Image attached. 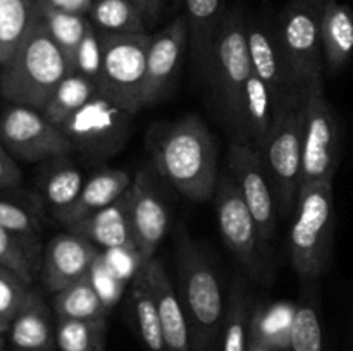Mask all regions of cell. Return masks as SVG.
Wrapping results in <instances>:
<instances>
[{"label":"cell","mask_w":353,"mask_h":351,"mask_svg":"<svg viewBox=\"0 0 353 351\" xmlns=\"http://www.w3.org/2000/svg\"><path fill=\"white\" fill-rule=\"evenodd\" d=\"M148 151L159 174L193 202L214 198L219 162L212 133L195 114L157 124L147 134Z\"/></svg>","instance_id":"1"},{"label":"cell","mask_w":353,"mask_h":351,"mask_svg":"<svg viewBox=\"0 0 353 351\" xmlns=\"http://www.w3.org/2000/svg\"><path fill=\"white\" fill-rule=\"evenodd\" d=\"M71 72L68 58L48 33L37 7L28 34L0 67V95L14 105L43 110L59 83Z\"/></svg>","instance_id":"2"},{"label":"cell","mask_w":353,"mask_h":351,"mask_svg":"<svg viewBox=\"0 0 353 351\" xmlns=\"http://www.w3.org/2000/svg\"><path fill=\"white\" fill-rule=\"evenodd\" d=\"M178 295L190 327L192 351H212L221 341L226 305L216 268L199 246L181 234L176 255Z\"/></svg>","instance_id":"3"},{"label":"cell","mask_w":353,"mask_h":351,"mask_svg":"<svg viewBox=\"0 0 353 351\" xmlns=\"http://www.w3.org/2000/svg\"><path fill=\"white\" fill-rule=\"evenodd\" d=\"M333 182H312L300 188L288 234L290 260L302 281L326 274L334 244Z\"/></svg>","instance_id":"4"},{"label":"cell","mask_w":353,"mask_h":351,"mask_svg":"<svg viewBox=\"0 0 353 351\" xmlns=\"http://www.w3.org/2000/svg\"><path fill=\"white\" fill-rule=\"evenodd\" d=\"M276 33L300 100L305 102L312 93L324 92L326 67L319 10L302 0H292L279 14Z\"/></svg>","instance_id":"5"},{"label":"cell","mask_w":353,"mask_h":351,"mask_svg":"<svg viewBox=\"0 0 353 351\" xmlns=\"http://www.w3.org/2000/svg\"><path fill=\"white\" fill-rule=\"evenodd\" d=\"M247 24V16L240 7L226 10L214 38L205 71L209 74L214 96L230 124L234 123L241 92L254 72Z\"/></svg>","instance_id":"6"},{"label":"cell","mask_w":353,"mask_h":351,"mask_svg":"<svg viewBox=\"0 0 353 351\" xmlns=\"http://www.w3.org/2000/svg\"><path fill=\"white\" fill-rule=\"evenodd\" d=\"M150 40L152 36L147 33H100L102 67L95 79L97 92L133 116L145 107L147 52Z\"/></svg>","instance_id":"7"},{"label":"cell","mask_w":353,"mask_h":351,"mask_svg":"<svg viewBox=\"0 0 353 351\" xmlns=\"http://www.w3.org/2000/svg\"><path fill=\"white\" fill-rule=\"evenodd\" d=\"M214 200L217 226L228 250L252 279L259 282L268 281L272 275L269 246L259 233L254 215L241 198L230 172L219 176Z\"/></svg>","instance_id":"8"},{"label":"cell","mask_w":353,"mask_h":351,"mask_svg":"<svg viewBox=\"0 0 353 351\" xmlns=\"http://www.w3.org/2000/svg\"><path fill=\"white\" fill-rule=\"evenodd\" d=\"M302 129L303 103L288 107L259 148L281 217L293 215L302 184Z\"/></svg>","instance_id":"9"},{"label":"cell","mask_w":353,"mask_h":351,"mask_svg":"<svg viewBox=\"0 0 353 351\" xmlns=\"http://www.w3.org/2000/svg\"><path fill=\"white\" fill-rule=\"evenodd\" d=\"M131 119L133 114L97 93L61 129L71 141L72 150L90 160H105L126 147L131 136Z\"/></svg>","instance_id":"10"},{"label":"cell","mask_w":353,"mask_h":351,"mask_svg":"<svg viewBox=\"0 0 353 351\" xmlns=\"http://www.w3.org/2000/svg\"><path fill=\"white\" fill-rule=\"evenodd\" d=\"M341 157L340 124L324 92L303 102L302 184L333 182Z\"/></svg>","instance_id":"11"},{"label":"cell","mask_w":353,"mask_h":351,"mask_svg":"<svg viewBox=\"0 0 353 351\" xmlns=\"http://www.w3.org/2000/svg\"><path fill=\"white\" fill-rule=\"evenodd\" d=\"M0 143L14 158L40 162L65 157L72 151L71 141L41 110L24 105L7 107L0 116Z\"/></svg>","instance_id":"12"},{"label":"cell","mask_w":353,"mask_h":351,"mask_svg":"<svg viewBox=\"0 0 353 351\" xmlns=\"http://www.w3.org/2000/svg\"><path fill=\"white\" fill-rule=\"evenodd\" d=\"M228 172L250 209L261 236L265 243H271L278 227V203L259 148L234 141L230 148Z\"/></svg>","instance_id":"13"},{"label":"cell","mask_w":353,"mask_h":351,"mask_svg":"<svg viewBox=\"0 0 353 351\" xmlns=\"http://www.w3.org/2000/svg\"><path fill=\"white\" fill-rule=\"evenodd\" d=\"M247 31L252 71L271 92L278 116L288 107L303 103L293 85L290 65L283 54L276 30H271L261 21H248Z\"/></svg>","instance_id":"14"},{"label":"cell","mask_w":353,"mask_h":351,"mask_svg":"<svg viewBox=\"0 0 353 351\" xmlns=\"http://www.w3.org/2000/svg\"><path fill=\"white\" fill-rule=\"evenodd\" d=\"M100 251L102 250L97 244L71 231L54 236L41 255L38 274L43 288L55 295L85 277Z\"/></svg>","instance_id":"15"},{"label":"cell","mask_w":353,"mask_h":351,"mask_svg":"<svg viewBox=\"0 0 353 351\" xmlns=\"http://www.w3.org/2000/svg\"><path fill=\"white\" fill-rule=\"evenodd\" d=\"M188 45L186 17H176L164 30L152 34L147 52V78H145V107L164 98L174 85Z\"/></svg>","instance_id":"16"},{"label":"cell","mask_w":353,"mask_h":351,"mask_svg":"<svg viewBox=\"0 0 353 351\" xmlns=\"http://www.w3.org/2000/svg\"><path fill=\"white\" fill-rule=\"evenodd\" d=\"M130 215L138 251L148 262L168 233L169 212L147 171L138 172L130 186Z\"/></svg>","instance_id":"17"},{"label":"cell","mask_w":353,"mask_h":351,"mask_svg":"<svg viewBox=\"0 0 353 351\" xmlns=\"http://www.w3.org/2000/svg\"><path fill=\"white\" fill-rule=\"evenodd\" d=\"M143 272L147 275L152 295H154L155 305H157L165 350L192 351L188 320H186L178 291H176L169 274L165 272L162 262L155 257L150 258L143 265Z\"/></svg>","instance_id":"18"},{"label":"cell","mask_w":353,"mask_h":351,"mask_svg":"<svg viewBox=\"0 0 353 351\" xmlns=\"http://www.w3.org/2000/svg\"><path fill=\"white\" fill-rule=\"evenodd\" d=\"M278 112L271 92L257 74L252 72L241 92L236 117L231 124L236 141L261 148L274 127Z\"/></svg>","instance_id":"19"},{"label":"cell","mask_w":353,"mask_h":351,"mask_svg":"<svg viewBox=\"0 0 353 351\" xmlns=\"http://www.w3.org/2000/svg\"><path fill=\"white\" fill-rule=\"evenodd\" d=\"M68 229L92 241L100 250H112L119 246L137 248L130 215V189L112 205L72 224Z\"/></svg>","instance_id":"20"},{"label":"cell","mask_w":353,"mask_h":351,"mask_svg":"<svg viewBox=\"0 0 353 351\" xmlns=\"http://www.w3.org/2000/svg\"><path fill=\"white\" fill-rule=\"evenodd\" d=\"M131 182L133 179L123 169H102V171L95 172L92 178L86 179L74 203L55 219L64 224L65 227L72 226V224L93 215L99 210L112 205L130 189Z\"/></svg>","instance_id":"21"},{"label":"cell","mask_w":353,"mask_h":351,"mask_svg":"<svg viewBox=\"0 0 353 351\" xmlns=\"http://www.w3.org/2000/svg\"><path fill=\"white\" fill-rule=\"evenodd\" d=\"M9 339L16 351H55V322L52 310L37 291L10 322Z\"/></svg>","instance_id":"22"},{"label":"cell","mask_w":353,"mask_h":351,"mask_svg":"<svg viewBox=\"0 0 353 351\" xmlns=\"http://www.w3.org/2000/svg\"><path fill=\"white\" fill-rule=\"evenodd\" d=\"M324 67L327 74L340 72L353 55V10L338 0H330L321 12Z\"/></svg>","instance_id":"23"},{"label":"cell","mask_w":353,"mask_h":351,"mask_svg":"<svg viewBox=\"0 0 353 351\" xmlns=\"http://www.w3.org/2000/svg\"><path fill=\"white\" fill-rule=\"evenodd\" d=\"M295 312L296 303H254L248 326V343L261 344L272 351H290Z\"/></svg>","instance_id":"24"},{"label":"cell","mask_w":353,"mask_h":351,"mask_svg":"<svg viewBox=\"0 0 353 351\" xmlns=\"http://www.w3.org/2000/svg\"><path fill=\"white\" fill-rule=\"evenodd\" d=\"M188 43L199 67L207 71L214 38L219 30L224 10V0H185Z\"/></svg>","instance_id":"25"},{"label":"cell","mask_w":353,"mask_h":351,"mask_svg":"<svg viewBox=\"0 0 353 351\" xmlns=\"http://www.w3.org/2000/svg\"><path fill=\"white\" fill-rule=\"evenodd\" d=\"M316 281H303L300 299L296 301L295 319L292 327L290 351H326L323 319Z\"/></svg>","instance_id":"26"},{"label":"cell","mask_w":353,"mask_h":351,"mask_svg":"<svg viewBox=\"0 0 353 351\" xmlns=\"http://www.w3.org/2000/svg\"><path fill=\"white\" fill-rule=\"evenodd\" d=\"M130 310L131 317H133L134 329H137L138 337L143 343V346L147 348V351H168L165 350L157 305H155L154 295L150 291L143 267L131 281Z\"/></svg>","instance_id":"27"},{"label":"cell","mask_w":353,"mask_h":351,"mask_svg":"<svg viewBox=\"0 0 353 351\" xmlns=\"http://www.w3.org/2000/svg\"><path fill=\"white\" fill-rule=\"evenodd\" d=\"M52 306H54L55 319H109V310L103 305L88 274L69 284L62 291L55 292Z\"/></svg>","instance_id":"28"},{"label":"cell","mask_w":353,"mask_h":351,"mask_svg":"<svg viewBox=\"0 0 353 351\" xmlns=\"http://www.w3.org/2000/svg\"><path fill=\"white\" fill-rule=\"evenodd\" d=\"M88 19L100 33L138 34L147 17L133 0H93Z\"/></svg>","instance_id":"29"},{"label":"cell","mask_w":353,"mask_h":351,"mask_svg":"<svg viewBox=\"0 0 353 351\" xmlns=\"http://www.w3.org/2000/svg\"><path fill=\"white\" fill-rule=\"evenodd\" d=\"M38 14H40L41 21L47 26L48 33L59 45L62 54L68 58L71 71L74 72L72 65H74L76 52H78L79 45H81L83 38H85L86 31L92 26L88 16H81V14L65 12V10L55 9V7L48 6V3L38 0L37 3Z\"/></svg>","instance_id":"30"},{"label":"cell","mask_w":353,"mask_h":351,"mask_svg":"<svg viewBox=\"0 0 353 351\" xmlns=\"http://www.w3.org/2000/svg\"><path fill=\"white\" fill-rule=\"evenodd\" d=\"M250 295L240 277L231 286L226 305L223 330H221V351H248V326L252 315Z\"/></svg>","instance_id":"31"},{"label":"cell","mask_w":353,"mask_h":351,"mask_svg":"<svg viewBox=\"0 0 353 351\" xmlns=\"http://www.w3.org/2000/svg\"><path fill=\"white\" fill-rule=\"evenodd\" d=\"M97 93L99 92H97V85L93 79L86 78L79 72H71L59 83V86L52 93L41 112L52 123L62 126L69 117H72L79 109H83Z\"/></svg>","instance_id":"32"},{"label":"cell","mask_w":353,"mask_h":351,"mask_svg":"<svg viewBox=\"0 0 353 351\" xmlns=\"http://www.w3.org/2000/svg\"><path fill=\"white\" fill-rule=\"evenodd\" d=\"M38 0H0V67L17 50L37 16Z\"/></svg>","instance_id":"33"},{"label":"cell","mask_w":353,"mask_h":351,"mask_svg":"<svg viewBox=\"0 0 353 351\" xmlns=\"http://www.w3.org/2000/svg\"><path fill=\"white\" fill-rule=\"evenodd\" d=\"M85 181V174L69 162H59L47 169L41 179V193L55 217L74 203Z\"/></svg>","instance_id":"34"},{"label":"cell","mask_w":353,"mask_h":351,"mask_svg":"<svg viewBox=\"0 0 353 351\" xmlns=\"http://www.w3.org/2000/svg\"><path fill=\"white\" fill-rule=\"evenodd\" d=\"M109 319H55V344L59 351H105Z\"/></svg>","instance_id":"35"},{"label":"cell","mask_w":353,"mask_h":351,"mask_svg":"<svg viewBox=\"0 0 353 351\" xmlns=\"http://www.w3.org/2000/svg\"><path fill=\"white\" fill-rule=\"evenodd\" d=\"M38 241L14 234L0 227V267L16 272L19 277L33 284L34 275L40 272L41 258Z\"/></svg>","instance_id":"36"},{"label":"cell","mask_w":353,"mask_h":351,"mask_svg":"<svg viewBox=\"0 0 353 351\" xmlns=\"http://www.w3.org/2000/svg\"><path fill=\"white\" fill-rule=\"evenodd\" d=\"M31 284L16 272L0 267V315L12 322L31 295Z\"/></svg>","instance_id":"37"},{"label":"cell","mask_w":353,"mask_h":351,"mask_svg":"<svg viewBox=\"0 0 353 351\" xmlns=\"http://www.w3.org/2000/svg\"><path fill=\"white\" fill-rule=\"evenodd\" d=\"M88 275L90 279H92V284L95 286L99 296L102 298L105 308L110 312V308H112V306L119 301L121 296H123L126 282L110 268V265L107 264V260L103 258L102 251H100V255L97 257V260L93 262Z\"/></svg>","instance_id":"38"},{"label":"cell","mask_w":353,"mask_h":351,"mask_svg":"<svg viewBox=\"0 0 353 351\" xmlns=\"http://www.w3.org/2000/svg\"><path fill=\"white\" fill-rule=\"evenodd\" d=\"M0 227L31 241H38L40 237L37 217L24 206L7 200H0Z\"/></svg>","instance_id":"39"},{"label":"cell","mask_w":353,"mask_h":351,"mask_svg":"<svg viewBox=\"0 0 353 351\" xmlns=\"http://www.w3.org/2000/svg\"><path fill=\"white\" fill-rule=\"evenodd\" d=\"M100 67H102V43H100V33L92 24L76 52L72 69L74 72L95 81L100 74Z\"/></svg>","instance_id":"40"},{"label":"cell","mask_w":353,"mask_h":351,"mask_svg":"<svg viewBox=\"0 0 353 351\" xmlns=\"http://www.w3.org/2000/svg\"><path fill=\"white\" fill-rule=\"evenodd\" d=\"M103 258L107 260V264L110 265L114 272L123 279L124 282L133 281L134 275L141 270L147 262L143 260L140 251L137 248L131 246H119L112 248V250H103Z\"/></svg>","instance_id":"41"},{"label":"cell","mask_w":353,"mask_h":351,"mask_svg":"<svg viewBox=\"0 0 353 351\" xmlns=\"http://www.w3.org/2000/svg\"><path fill=\"white\" fill-rule=\"evenodd\" d=\"M21 171L17 167L12 155L7 151V148L0 143V189L12 188L19 184Z\"/></svg>","instance_id":"42"},{"label":"cell","mask_w":353,"mask_h":351,"mask_svg":"<svg viewBox=\"0 0 353 351\" xmlns=\"http://www.w3.org/2000/svg\"><path fill=\"white\" fill-rule=\"evenodd\" d=\"M41 2L48 3V6L55 7V9L65 10V12L88 16L93 0H41Z\"/></svg>","instance_id":"43"},{"label":"cell","mask_w":353,"mask_h":351,"mask_svg":"<svg viewBox=\"0 0 353 351\" xmlns=\"http://www.w3.org/2000/svg\"><path fill=\"white\" fill-rule=\"evenodd\" d=\"M138 7L141 9V12L145 14L147 19H157V16L161 14L162 6H164V0H133Z\"/></svg>","instance_id":"44"},{"label":"cell","mask_w":353,"mask_h":351,"mask_svg":"<svg viewBox=\"0 0 353 351\" xmlns=\"http://www.w3.org/2000/svg\"><path fill=\"white\" fill-rule=\"evenodd\" d=\"M302 2H305L307 6L314 7L316 10H319V12H323V9L326 7V3L330 2V0H302Z\"/></svg>","instance_id":"45"},{"label":"cell","mask_w":353,"mask_h":351,"mask_svg":"<svg viewBox=\"0 0 353 351\" xmlns=\"http://www.w3.org/2000/svg\"><path fill=\"white\" fill-rule=\"evenodd\" d=\"M9 329H10V320L0 315V334H9Z\"/></svg>","instance_id":"46"},{"label":"cell","mask_w":353,"mask_h":351,"mask_svg":"<svg viewBox=\"0 0 353 351\" xmlns=\"http://www.w3.org/2000/svg\"><path fill=\"white\" fill-rule=\"evenodd\" d=\"M248 351H272L269 348L261 346V344H255V343H248Z\"/></svg>","instance_id":"47"},{"label":"cell","mask_w":353,"mask_h":351,"mask_svg":"<svg viewBox=\"0 0 353 351\" xmlns=\"http://www.w3.org/2000/svg\"><path fill=\"white\" fill-rule=\"evenodd\" d=\"M3 348H6V337L3 334H0V351H3Z\"/></svg>","instance_id":"48"}]
</instances>
